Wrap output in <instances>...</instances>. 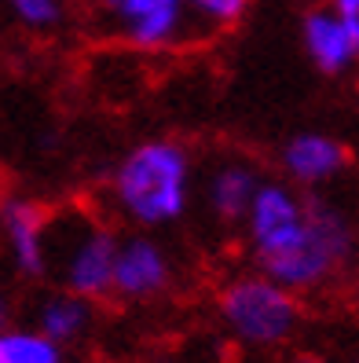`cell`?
I'll use <instances>...</instances> for the list:
<instances>
[{
	"instance_id": "1",
	"label": "cell",
	"mask_w": 359,
	"mask_h": 363,
	"mask_svg": "<svg viewBox=\"0 0 359 363\" xmlns=\"http://www.w3.org/2000/svg\"><path fill=\"white\" fill-rule=\"evenodd\" d=\"M257 268L293 294L326 286L359 250L355 217L326 195H301L290 180H264L246 213Z\"/></svg>"
},
{
	"instance_id": "2",
	"label": "cell",
	"mask_w": 359,
	"mask_h": 363,
	"mask_svg": "<svg viewBox=\"0 0 359 363\" xmlns=\"http://www.w3.org/2000/svg\"><path fill=\"white\" fill-rule=\"evenodd\" d=\"M114 209L136 228H165L191 202V158L173 140H147L125 155L110 177Z\"/></svg>"
},
{
	"instance_id": "3",
	"label": "cell",
	"mask_w": 359,
	"mask_h": 363,
	"mask_svg": "<svg viewBox=\"0 0 359 363\" xmlns=\"http://www.w3.org/2000/svg\"><path fill=\"white\" fill-rule=\"evenodd\" d=\"M52 268L59 275L62 290H70L77 297H99L114 294V268H118V246L121 239L114 228H107L96 217H52Z\"/></svg>"
},
{
	"instance_id": "4",
	"label": "cell",
	"mask_w": 359,
	"mask_h": 363,
	"mask_svg": "<svg viewBox=\"0 0 359 363\" xmlns=\"http://www.w3.org/2000/svg\"><path fill=\"white\" fill-rule=\"evenodd\" d=\"M220 319L227 334L249 349H275L301 323L297 294L264 272L239 275L220 290Z\"/></svg>"
},
{
	"instance_id": "5",
	"label": "cell",
	"mask_w": 359,
	"mask_h": 363,
	"mask_svg": "<svg viewBox=\"0 0 359 363\" xmlns=\"http://www.w3.org/2000/svg\"><path fill=\"white\" fill-rule=\"evenodd\" d=\"M103 30L139 52L173 48L195 30L187 0H99Z\"/></svg>"
},
{
	"instance_id": "6",
	"label": "cell",
	"mask_w": 359,
	"mask_h": 363,
	"mask_svg": "<svg viewBox=\"0 0 359 363\" xmlns=\"http://www.w3.org/2000/svg\"><path fill=\"white\" fill-rule=\"evenodd\" d=\"M0 224L8 239V257L23 279H40L52 272V213L23 195H8L0 206Z\"/></svg>"
},
{
	"instance_id": "7",
	"label": "cell",
	"mask_w": 359,
	"mask_h": 363,
	"mask_svg": "<svg viewBox=\"0 0 359 363\" xmlns=\"http://www.w3.org/2000/svg\"><path fill=\"white\" fill-rule=\"evenodd\" d=\"M173 279V261L158 239L143 231L125 235L118 246V268H114V297L121 301H151Z\"/></svg>"
},
{
	"instance_id": "8",
	"label": "cell",
	"mask_w": 359,
	"mask_h": 363,
	"mask_svg": "<svg viewBox=\"0 0 359 363\" xmlns=\"http://www.w3.org/2000/svg\"><path fill=\"white\" fill-rule=\"evenodd\" d=\"M279 165L290 184L312 191V187H323L345 173L348 147L326 133H301V136L286 140V147L279 151Z\"/></svg>"
},
{
	"instance_id": "9",
	"label": "cell",
	"mask_w": 359,
	"mask_h": 363,
	"mask_svg": "<svg viewBox=\"0 0 359 363\" xmlns=\"http://www.w3.org/2000/svg\"><path fill=\"white\" fill-rule=\"evenodd\" d=\"M301 45L312 59V67L326 77H341L359 67V48L345 26V18L330 4L312 8L301 18Z\"/></svg>"
},
{
	"instance_id": "10",
	"label": "cell",
	"mask_w": 359,
	"mask_h": 363,
	"mask_svg": "<svg viewBox=\"0 0 359 363\" xmlns=\"http://www.w3.org/2000/svg\"><path fill=\"white\" fill-rule=\"evenodd\" d=\"M261 184H264V177L249 162L227 158L217 169H209V177L202 184L205 209L224 224H246V213H249L253 199H257Z\"/></svg>"
},
{
	"instance_id": "11",
	"label": "cell",
	"mask_w": 359,
	"mask_h": 363,
	"mask_svg": "<svg viewBox=\"0 0 359 363\" xmlns=\"http://www.w3.org/2000/svg\"><path fill=\"white\" fill-rule=\"evenodd\" d=\"M33 327L40 334H48L52 341H59L62 349L77 345V341H84V334L92 330V301L70 294V290H59V294L45 297V301L37 305Z\"/></svg>"
},
{
	"instance_id": "12",
	"label": "cell",
	"mask_w": 359,
	"mask_h": 363,
	"mask_svg": "<svg viewBox=\"0 0 359 363\" xmlns=\"http://www.w3.org/2000/svg\"><path fill=\"white\" fill-rule=\"evenodd\" d=\"M0 363H67V349L37 327H8L0 334Z\"/></svg>"
},
{
	"instance_id": "13",
	"label": "cell",
	"mask_w": 359,
	"mask_h": 363,
	"mask_svg": "<svg viewBox=\"0 0 359 363\" xmlns=\"http://www.w3.org/2000/svg\"><path fill=\"white\" fill-rule=\"evenodd\" d=\"M4 4L15 23L33 33H48L67 18V0H4Z\"/></svg>"
},
{
	"instance_id": "14",
	"label": "cell",
	"mask_w": 359,
	"mask_h": 363,
	"mask_svg": "<svg viewBox=\"0 0 359 363\" xmlns=\"http://www.w3.org/2000/svg\"><path fill=\"white\" fill-rule=\"evenodd\" d=\"M253 0H187L195 23L198 26H209V30H227L246 18Z\"/></svg>"
},
{
	"instance_id": "15",
	"label": "cell",
	"mask_w": 359,
	"mask_h": 363,
	"mask_svg": "<svg viewBox=\"0 0 359 363\" xmlns=\"http://www.w3.org/2000/svg\"><path fill=\"white\" fill-rule=\"evenodd\" d=\"M330 8L345 18V26H348L355 48H359V0H330Z\"/></svg>"
},
{
	"instance_id": "16",
	"label": "cell",
	"mask_w": 359,
	"mask_h": 363,
	"mask_svg": "<svg viewBox=\"0 0 359 363\" xmlns=\"http://www.w3.org/2000/svg\"><path fill=\"white\" fill-rule=\"evenodd\" d=\"M293 363H323V359H319V356H297Z\"/></svg>"
}]
</instances>
